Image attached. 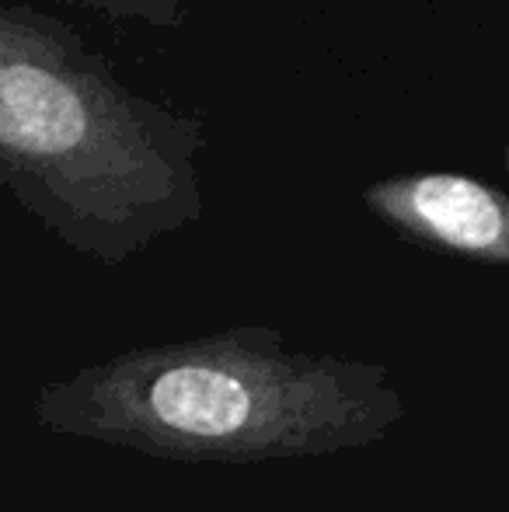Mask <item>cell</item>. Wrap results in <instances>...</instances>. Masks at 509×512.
Instances as JSON below:
<instances>
[{"mask_svg":"<svg viewBox=\"0 0 509 512\" xmlns=\"http://www.w3.org/2000/svg\"><path fill=\"white\" fill-rule=\"evenodd\" d=\"M199 119L129 91L67 21L0 4V189L67 248L123 265L203 216Z\"/></svg>","mask_w":509,"mask_h":512,"instance_id":"obj_1","label":"cell"},{"mask_svg":"<svg viewBox=\"0 0 509 512\" xmlns=\"http://www.w3.org/2000/svg\"><path fill=\"white\" fill-rule=\"evenodd\" d=\"M405 418L387 366L286 349L272 328L140 345L53 380L35 422L182 464L328 457L384 439Z\"/></svg>","mask_w":509,"mask_h":512,"instance_id":"obj_2","label":"cell"},{"mask_svg":"<svg viewBox=\"0 0 509 512\" xmlns=\"http://www.w3.org/2000/svg\"><path fill=\"white\" fill-rule=\"evenodd\" d=\"M370 213L412 244L509 269V196L457 171L394 175L363 189Z\"/></svg>","mask_w":509,"mask_h":512,"instance_id":"obj_3","label":"cell"},{"mask_svg":"<svg viewBox=\"0 0 509 512\" xmlns=\"http://www.w3.org/2000/svg\"><path fill=\"white\" fill-rule=\"evenodd\" d=\"M56 4L98 11L112 21H140L154 28H182L185 0H56Z\"/></svg>","mask_w":509,"mask_h":512,"instance_id":"obj_4","label":"cell"},{"mask_svg":"<svg viewBox=\"0 0 509 512\" xmlns=\"http://www.w3.org/2000/svg\"><path fill=\"white\" fill-rule=\"evenodd\" d=\"M506 168H509V147H506Z\"/></svg>","mask_w":509,"mask_h":512,"instance_id":"obj_5","label":"cell"}]
</instances>
